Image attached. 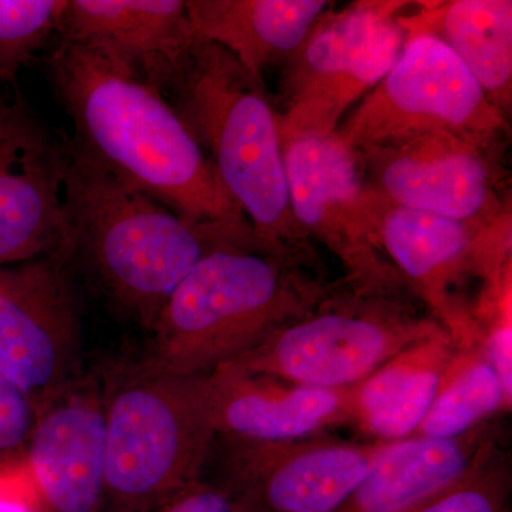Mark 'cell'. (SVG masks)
Instances as JSON below:
<instances>
[{
	"instance_id": "obj_24",
	"label": "cell",
	"mask_w": 512,
	"mask_h": 512,
	"mask_svg": "<svg viewBox=\"0 0 512 512\" xmlns=\"http://www.w3.org/2000/svg\"><path fill=\"white\" fill-rule=\"evenodd\" d=\"M67 0H0V80H13L57 36Z\"/></svg>"
},
{
	"instance_id": "obj_12",
	"label": "cell",
	"mask_w": 512,
	"mask_h": 512,
	"mask_svg": "<svg viewBox=\"0 0 512 512\" xmlns=\"http://www.w3.org/2000/svg\"><path fill=\"white\" fill-rule=\"evenodd\" d=\"M383 443L335 433L254 443L215 436L202 474L251 512H339Z\"/></svg>"
},
{
	"instance_id": "obj_17",
	"label": "cell",
	"mask_w": 512,
	"mask_h": 512,
	"mask_svg": "<svg viewBox=\"0 0 512 512\" xmlns=\"http://www.w3.org/2000/svg\"><path fill=\"white\" fill-rule=\"evenodd\" d=\"M215 436L281 443L352 426L353 389H318L221 365L201 376Z\"/></svg>"
},
{
	"instance_id": "obj_22",
	"label": "cell",
	"mask_w": 512,
	"mask_h": 512,
	"mask_svg": "<svg viewBox=\"0 0 512 512\" xmlns=\"http://www.w3.org/2000/svg\"><path fill=\"white\" fill-rule=\"evenodd\" d=\"M512 396L480 345L458 348L453 362L414 436L450 439L485 421L507 416Z\"/></svg>"
},
{
	"instance_id": "obj_7",
	"label": "cell",
	"mask_w": 512,
	"mask_h": 512,
	"mask_svg": "<svg viewBox=\"0 0 512 512\" xmlns=\"http://www.w3.org/2000/svg\"><path fill=\"white\" fill-rule=\"evenodd\" d=\"M377 241L458 348L478 345V312L512 282L511 211L490 224H470L387 204Z\"/></svg>"
},
{
	"instance_id": "obj_16",
	"label": "cell",
	"mask_w": 512,
	"mask_h": 512,
	"mask_svg": "<svg viewBox=\"0 0 512 512\" xmlns=\"http://www.w3.org/2000/svg\"><path fill=\"white\" fill-rule=\"evenodd\" d=\"M25 463L39 512H104V383L82 376L37 413Z\"/></svg>"
},
{
	"instance_id": "obj_2",
	"label": "cell",
	"mask_w": 512,
	"mask_h": 512,
	"mask_svg": "<svg viewBox=\"0 0 512 512\" xmlns=\"http://www.w3.org/2000/svg\"><path fill=\"white\" fill-rule=\"evenodd\" d=\"M336 284L312 247L256 237L222 244L168 298L143 362L171 375H208L308 316Z\"/></svg>"
},
{
	"instance_id": "obj_23",
	"label": "cell",
	"mask_w": 512,
	"mask_h": 512,
	"mask_svg": "<svg viewBox=\"0 0 512 512\" xmlns=\"http://www.w3.org/2000/svg\"><path fill=\"white\" fill-rule=\"evenodd\" d=\"M511 494L512 461L505 434L466 474L402 512H512Z\"/></svg>"
},
{
	"instance_id": "obj_15",
	"label": "cell",
	"mask_w": 512,
	"mask_h": 512,
	"mask_svg": "<svg viewBox=\"0 0 512 512\" xmlns=\"http://www.w3.org/2000/svg\"><path fill=\"white\" fill-rule=\"evenodd\" d=\"M57 37L161 96L197 40L184 0H67Z\"/></svg>"
},
{
	"instance_id": "obj_4",
	"label": "cell",
	"mask_w": 512,
	"mask_h": 512,
	"mask_svg": "<svg viewBox=\"0 0 512 512\" xmlns=\"http://www.w3.org/2000/svg\"><path fill=\"white\" fill-rule=\"evenodd\" d=\"M163 97L262 241L312 247L293 217L278 111L264 80L224 47L197 39Z\"/></svg>"
},
{
	"instance_id": "obj_10",
	"label": "cell",
	"mask_w": 512,
	"mask_h": 512,
	"mask_svg": "<svg viewBox=\"0 0 512 512\" xmlns=\"http://www.w3.org/2000/svg\"><path fill=\"white\" fill-rule=\"evenodd\" d=\"M293 217L309 241L339 259L343 281L360 292L413 295L377 241L386 205L369 184L356 153L336 133L282 143ZM414 296V295H413Z\"/></svg>"
},
{
	"instance_id": "obj_25",
	"label": "cell",
	"mask_w": 512,
	"mask_h": 512,
	"mask_svg": "<svg viewBox=\"0 0 512 512\" xmlns=\"http://www.w3.org/2000/svg\"><path fill=\"white\" fill-rule=\"evenodd\" d=\"M36 419L26 394L0 372V466L25 460Z\"/></svg>"
},
{
	"instance_id": "obj_27",
	"label": "cell",
	"mask_w": 512,
	"mask_h": 512,
	"mask_svg": "<svg viewBox=\"0 0 512 512\" xmlns=\"http://www.w3.org/2000/svg\"><path fill=\"white\" fill-rule=\"evenodd\" d=\"M0 512H39L25 460L0 466Z\"/></svg>"
},
{
	"instance_id": "obj_21",
	"label": "cell",
	"mask_w": 512,
	"mask_h": 512,
	"mask_svg": "<svg viewBox=\"0 0 512 512\" xmlns=\"http://www.w3.org/2000/svg\"><path fill=\"white\" fill-rule=\"evenodd\" d=\"M409 32L439 37L450 47L485 96L510 121L512 107L511 0H453L423 6L419 15L402 16Z\"/></svg>"
},
{
	"instance_id": "obj_5",
	"label": "cell",
	"mask_w": 512,
	"mask_h": 512,
	"mask_svg": "<svg viewBox=\"0 0 512 512\" xmlns=\"http://www.w3.org/2000/svg\"><path fill=\"white\" fill-rule=\"evenodd\" d=\"M214 439L201 376L121 370L104 383V512H146L200 480Z\"/></svg>"
},
{
	"instance_id": "obj_9",
	"label": "cell",
	"mask_w": 512,
	"mask_h": 512,
	"mask_svg": "<svg viewBox=\"0 0 512 512\" xmlns=\"http://www.w3.org/2000/svg\"><path fill=\"white\" fill-rule=\"evenodd\" d=\"M406 32L399 59L336 136L353 151L429 133L504 141L508 120L456 53L430 33Z\"/></svg>"
},
{
	"instance_id": "obj_20",
	"label": "cell",
	"mask_w": 512,
	"mask_h": 512,
	"mask_svg": "<svg viewBox=\"0 0 512 512\" xmlns=\"http://www.w3.org/2000/svg\"><path fill=\"white\" fill-rule=\"evenodd\" d=\"M457 350L456 340L443 330L384 363L353 390L352 426L372 443L414 436Z\"/></svg>"
},
{
	"instance_id": "obj_1",
	"label": "cell",
	"mask_w": 512,
	"mask_h": 512,
	"mask_svg": "<svg viewBox=\"0 0 512 512\" xmlns=\"http://www.w3.org/2000/svg\"><path fill=\"white\" fill-rule=\"evenodd\" d=\"M46 64L57 99L73 121L70 141L84 156L185 222L252 228L160 93L62 40Z\"/></svg>"
},
{
	"instance_id": "obj_19",
	"label": "cell",
	"mask_w": 512,
	"mask_h": 512,
	"mask_svg": "<svg viewBox=\"0 0 512 512\" xmlns=\"http://www.w3.org/2000/svg\"><path fill=\"white\" fill-rule=\"evenodd\" d=\"M328 0H185L197 39L224 47L264 80L269 67L284 64L323 15Z\"/></svg>"
},
{
	"instance_id": "obj_6",
	"label": "cell",
	"mask_w": 512,
	"mask_h": 512,
	"mask_svg": "<svg viewBox=\"0 0 512 512\" xmlns=\"http://www.w3.org/2000/svg\"><path fill=\"white\" fill-rule=\"evenodd\" d=\"M443 330L416 296L360 292L338 279L315 311L225 365L302 386L353 389Z\"/></svg>"
},
{
	"instance_id": "obj_11",
	"label": "cell",
	"mask_w": 512,
	"mask_h": 512,
	"mask_svg": "<svg viewBox=\"0 0 512 512\" xmlns=\"http://www.w3.org/2000/svg\"><path fill=\"white\" fill-rule=\"evenodd\" d=\"M503 143L429 133L355 153L366 180L389 204L490 224L510 211Z\"/></svg>"
},
{
	"instance_id": "obj_13",
	"label": "cell",
	"mask_w": 512,
	"mask_h": 512,
	"mask_svg": "<svg viewBox=\"0 0 512 512\" xmlns=\"http://www.w3.org/2000/svg\"><path fill=\"white\" fill-rule=\"evenodd\" d=\"M0 372L36 412L82 377V322L55 256L0 266Z\"/></svg>"
},
{
	"instance_id": "obj_26",
	"label": "cell",
	"mask_w": 512,
	"mask_h": 512,
	"mask_svg": "<svg viewBox=\"0 0 512 512\" xmlns=\"http://www.w3.org/2000/svg\"><path fill=\"white\" fill-rule=\"evenodd\" d=\"M146 512H251L231 491L222 485L200 478Z\"/></svg>"
},
{
	"instance_id": "obj_3",
	"label": "cell",
	"mask_w": 512,
	"mask_h": 512,
	"mask_svg": "<svg viewBox=\"0 0 512 512\" xmlns=\"http://www.w3.org/2000/svg\"><path fill=\"white\" fill-rule=\"evenodd\" d=\"M67 261L76 258L128 318L151 330L168 298L212 249L252 228L195 225L60 141ZM258 238V237H256Z\"/></svg>"
},
{
	"instance_id": "obj_18",
	"label": "cell",
	"mask_w": 512,
	"mask_h": 512,
	"mask_svg": "<svg viewBox=\"0 0 512 512\" xmlns=\"http://www.w3.org/2000/svg\"><path fill=\"white\" fill-rule=\"evenodd\" d=\"M503 417L450 439L412 436L382 444L339 512H402L454 483L507 434Z\"/></svg>"
},
{
	"instance_id": "obj_8",
	"label": "cell",
	"mask_w": 512,
	"mask_h": 512,
	"mask_svg": "<svg viewBox=\"0 0 512 512\" xmlns=\"http://www.w3.org/2000/svg\"><path fill=\"white\" fill-rule=\"evenodd\" d=\"M404 2H356L330 9L282 64L278 113L281 143L306 134L335 133L353 107L399 59L407 32Z\"/></svg>"
},
{
	"instance_id": "obj_14",
	"label": "cell",
	"mask_w": 512,
	"mask_h": 512,
	"mask_svg": "<svg viewBox=\"0 0 512 512\" xmlns=\"http://www.w3.org/2000/svg\"><path fill=\"white\" fill-rule=\"evenodd\" d=\"M67 262L60 141L19 107L0 106V266Z\"/></svg>"
}]
</instances>
